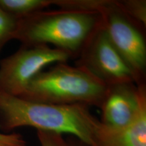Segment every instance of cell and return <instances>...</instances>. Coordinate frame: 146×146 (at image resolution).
Wrapping results in <instances>:
<instances>
[{
	"mask_svg": "<svg viewBox=\"0 0 146 146\" xmlns=\"http://www.w3.org/2000/svg\"><path fill=\"white\" fill-rule=\"evenodd\" d=\"M100 122L87 106L32 102L0 89V129L5 133L30 127L37 131L70 134L92 146Z\"/></svg>",
	"mask_w": 146,
	"mask_h": 146,
	"instance_id": "obj_1",
	"label": "cell"
},
{
	"mask_svg": "<svg viewBox=\"0 0 146 146\" xmlns=\"http://www.w3.org/2000/svg\"><path fill=\"white\" fill-rule=\"evenodd\" d=\"M102 24L99 12L42 10L18 19L15 39L23 45H52L77 59Z\"/></svg>",
	"mask_w": 146,
	"mask_h": 146,
	"instance_id": "obj_2",
	"label": "cell"
},
{
	"mask_svg": "<svg viewBox=\"0 0 146 146\" xmlns=\"http://www.w3.org/2000/svg\"><path fill=\"white\" fill-rule=\"evenodd\" d=\"M108 87L83 67L60 62L35 76L20 98L50 104L100 108Z\"/></svg>",
	"mask_w": 146,
	"mask_h": 146,
	"instance_id": "obj_3",
	"label": "cell"
},
{
	"mask_svg": "<svg viewBox=\"0 0 146 146\" xmlns=\"http://www.w3.org/2000/svg\"><path fill=\"white\" fill-rule=\"evenodd\" d=\"M100 14L110 40L133 72L136 85H145V29L123 12L117 0H109Z\"/></svg>",
	"mask_w": 146,
	"mask_h": 146,
	"instance_id": "obj_4",
	"label": "cell"
},
{
	"mask_svg": "<svg viewBox=\"0 0 146 146\" xmlns=\"http://www.w3.org/2000/svg\"><path fill=\"white\" fill-rule=\"evenodd\" d=\"M70 58L66 52L50 45H22L0 61V89L20 97L43 68L53 63L67 62Z\"/></svg>",
	"mask_w": 146,
	"mask_h": 146,
	"instance_id": "obj_5",
	"label": "cell"
},
{
	"mask_svg": "<svg viewBox=\"0 0 146 146\" xmlns=\"http://www.w3.org/2000/svg\"><path fill=\"white\" fill-rule=\"evenodd\" d=\"M75 65L85 68L108 86L135 83L134 74L110 40L103 24L84 47Z\"/></svg>",
	"mask_w": 146,
	"mask_h": 146,
	"instance_id": "obj_6",
	"label": "cell"
},
{
	"mask_svg": "<svg viewBox=\"0 0 146 146\" xmlns=\"http://www.w3.org/2000/svg\"><path fill=\"white\" fill-rule=\"evenodd\" d=\"M100 109L103 125L114 129L127 127L146 109V85L131 82L110 85Z\"/></svg>",
	"mask_w": 146,
	"mask_h": 146,
	"instance_id": "obj_7",
	"label": "cell"
},
{
	"mask_svg": "<svg viewBox=\"0 0 146 146\" xmlns=\"http://www.w3.org/2000/svg\"><path fill=\"white\" fill-rule=\"evenodd\" d=\"M92 146H146V109L127 127L114 129L100 122Z\"/></svg>",
	"mask_w": 146,
	"mask_h": 146,
	"instance_id": "obj_8",
	"label": "cell"
},
{
	"mask_svg": "<svg viewBox=\"0 0 146 146\" xmlns=\"http://www.w3.org/2000/svg\"><path fill=\"white\" fill-rule=\"evenodd\" d=\"M52 0H0V7L18 19L45 10Z\"/></svg>",
	"mask_w": 146,
	"mask_h": 146,
	"instance_id": "obj_9",
	"label": "cell"
},
{
	"mask_svg": "<svg viewBox=\"0 0 146 146\" xmlns=\"http://www.w3.org/2000/svg\"><path fill=\"white\" fill-rule=\"evenodd\" d=\"M109 2V0H52V5L59 9L100 12Z\"/></svg>",
	"mask_w": 146,
	"mask_h": 146,
	"instance_id": "obj_10",
	"label": "cell"
},
{
	"mask_svg": "<svg viewBox=\"0 0 146 146\" xmlns=\"http://www.w3.org/2000/svg\"><path fill=\"white\" fill-rule=\"evenodd\" d=\"M18 19L0 7V54L5 45L15 39Z\"/></svg>",
	"mask_w": 146,
	"mask_h": 146,
	"instance_id": "obj_11",
	"label": "cell"
},
{
	"mask_svg": "<svg viewBox=\"0 0 146 146\" xmlns=\"http://www.w3.org/2000/svg\"><path fill=\"white\" fill-rule=\"evenodd\" d=\"M117 1L120 8L129 17L145 29V0H117Z\"/></svg>",
	"mask_w": 146,
	"mask_h": 146,
	"instance_id": "obj_12",
	"label": "cell"
},
{
	"mask_svg": "<svg viewBox=\"0 0 146 146\" xmlns=\"http://www.w3.org/2000/svg\"><path fill=\"white\" fill-rule=\"evenodd\" d=\"M36 135L41 146H68L67 140L60 133L37 131Z\"/></svg>",
	"mask_w": 146,
	"mask_h": 146,
	"instance_id": "obj_13",
	"label": "cell"
},
{
	"mask_svg": "<svg viewBox=\"0 0 146 146\" xmlns=\"http://www.w3.org/2000/svg\"><path fill=\"white\" fill-rule=\"evenodd\" d=\"M0 146H28L23 136L18 133L0 132Z\"/></svg>",
	"mask_w": 146,
	"mask_h": 146,
	"instance_id": "obj_14",
	"label": "cell"
}]
</instances>
